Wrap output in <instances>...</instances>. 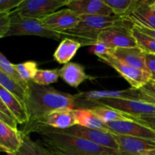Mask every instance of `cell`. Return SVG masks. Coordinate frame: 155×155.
Instances as JSON below:
<instances>
[{
	"mask_svg": "<svg viewBox=\"0 0 155 155\" xmlns=\"http://www.w3.org/2000/svg\"><path fill=\"white\" fill-rule=\"evenodd\" d=\"M150 83H151V84L153 85V86H154V87H155V82H152V81H151V82H150Z\"/></svg>",
	"mask_w": 155,
	"mask_h": 155,
	"instance_id": "obj_41",
	"label": "cell"
},
{
	"mask_svg": "<svg viewBox=\"0 0 155 155\" xmlns=\"http://www.w3.org/2000/svg\"><path fill=\"white\" fill-rule=\"evenodd\" d=\"M67 8L79 15L112 16L113 14L104 0H70Z\"/></svg>",
	"mask_w": 155,
	"mask_h": 155,
	"instance_id": "obj_13",
	"label": "cell"
},
{
	"mask_svg": "<svg viewBox=\"0 0 155 155\" xmlns=\"http://www.w3.org/2000/svg\"><path fill=\"white\" fill-rule=\"evenodd\" d=\"M59 77L74 88H77L86 80H92V77L86 74L84 67L75 62H69L60 68Z\"/></svg>",
	"mask_w": 155,
	"mask_h": 155,
	"instance_id": "obj_18",
	"label": "cell"
},
{
	"mask_svg": "<svg viewBox=\"0 0 155 155\" xmlns=\"http://www.w3.org/2000/svg\"><path fill=\"white\" fill-rule=\"evenodd\" d=\"M0 100L14 114L18 124H26L29 122V115L25 105L2 86H0Z\"/></svg>",
	"mask_w": 155,
	"mask_h": 155,
	"instance_id": "obj_20",
	"label": "cell"
},
{
	"mask_svg": "<svg viewBox=\"0 0 155 155\" xmlns=\"http://www.w3.org/2000/svg\"><path fill=\"white\" fill-rule=\"evenodd\" d=\"M59 69L42 70L39 69L33 78V82L41 86H48L58 80Z\"/></svg>",
	"mask_w": 155,
	"mask_h": 155,
	"instance_id": "obj_29",
	"label": "cell"
},
{
	"mask_svg": "<svg viewBox=\"0 0 155 155\" xmlns=\"http://www.w3.org/2000/svg\"><path fill=\"white\" fill-rule=\"evenodd\" d=\"M118 145V155H140L155 149V141L114 134Z\"/></svg>",
	"mask_w": 155,
	"mask_h": 155,
	"instance_id": "obj_11",
	"label": "cell"
},
{
	"mask_svg": "<svg viewBox=\"0 0 155 155\" xmlns=\"http://www.w3.org/2000/svg\"><path fill=\"white\" fill-rule=\"evenodd\" d=\"M81 46V44L77 41L70 38H64L61 41L53 57L58 63L66 64L75 56Z\"/></svg>",
	"mask_w": 155,
	"mask_h": 155,
	"instance_id": "obj_22",
	"label": "cell"
},
{
	"mask_svg": "<svg viewBox=\"0 0 155 155\" xmlns=\"http://www.w3.org/2000/svg\"><path fill=\"white\" fill-rule=\"evenodd\" d=\"M75 95L61 92L48 86H41L29 82L25 107L29 115V122L24 126L37 124L51 112L61 109H75Z\"/></svg>",
	"mask_w": 155,
	"mask_h": 155,
	"instance_id": "obj_2",
	"label": "cell"
},
{
	"mask_svg": "<svg viewBox=\"0 0 155 155\" xmlns=\"http://www.w3.org/2000/svg\"><path fill=\"white\" fill-rule=\"evenodd\" d=\"M15 67L23 80L27 83L33 81L36 72L39 70L37 63L33 61H28L15 64Z\"/></svg>",
	"mask_w": 155,
	"mask_h": 155,
	"instance_id": "obj_30",
	"label": "cell"
},
{
	"mask_svg": "<svg viewBox=\"0 0 155 155\" xmlns=\"http://www.w3.org/2000/svg\"><path fill=\"white\" fill-rule=\"evenodd\" d=\"M145 63L148 72L151 74V81L155 82V54H145Z\"/></svg>",
	"mask_w": 155,
	"mask_h": 155,
	"instance_id": "obj_37",
	"label": "cell"
},
{
	"mask_svg": "<svg viewBox=\"0 0 155 155\" xmlns=\"http://www.w3.org/2000/svg\"><path fill=\"white\" fill-rule=\"evenodd\" d=\"M133 25L110 27L104 30L98 35V42L104 44L110 49L139 47L132 33Z\"/></svg>",
	"mask_w": 155,
	"mask_h": 155,
	"instance_id": "obj_8",
	"label": "cell"
},
{
	"mask_svg": "<svg viewBox=\"0 0 155 155\" xmlns=\"http://www.w3.org/2000/svg\"><path fill=\"white\" fill-rule=\"evenodd\" d=\"M132 33L137 42L138 46L146 54H155V39L139 31L133 27Z\"/></svg>",
	"mask_w": 155,
	"mask_h": 155,
	"instance_id": "obj_28",
	"label": "cell"
},
{
	"mask_svg": "<svg viewBox=\"0 0 155 155\" xmlns=\"http://www.w3.org/2000/svg\"><path fill=\"white\" fill-rule=\"evenodd\" d=\"M110 54L123 63L142 71H148L145 63V54L139 47L117 48L111 50Z\"/></svg>",
	"mask_w": 155,
	"mask_h": 155,
	"instance_id": "obj_15",
	"label": "cell"
},
{
	"mask_svg": "<svg viewBox=\"0 0 155 155\" xmlns=\"http://www.w3.org/2000/svg\"><path fill=\"white\" fill-rule=\"evenodd\" d=\"M90 109L104 124L132 120V117L130 115L126 114L120 110L110 107H107V106L96 105L95 107H90Z\"/></svg>",
	"mask_w": 155,
	"mask_h": 155,
	"instance_id": "obj_23",
	"label": "cell"
},
{
	"mask_svg": "<svg viewBox=\"0 0 155 155\" xmlns=\"http://www.w3.org/2000/svg\"><path fill=\"white\" fill-rule=\"evenodd\" d=\"M140 155H147V154H140Z\"/></svg>",
	"mask_w": 155,
	"mask_h": 155,
	"instance_id": "obj_43",
	"label": "cell"
},
{
	"mask_svg": "<svg viewBox=\"0 0 155 155\" xmlns=\"http://www.w3.org/2000/svg\"><path fill=\"white\" fill-rule=\"evenodd\" d=\"M0 86L3 87L14 96L16 97L23 104H25L27 97V91L19 83L9 78L2 71H0Z\"/></svg>",
	"mask_w": 155,
	"mask_h": 155,
	"instance_id": "obj_26",
	"label": "cell"
},
{
	"mask_svg": "<svg viewBox=\"0 0 155 155\" xmlns=\"http://www.w3.org/2000/svg\"><path fill=\"white\" fill-rule=\"evenodd\" d=\"M70 0H24L13 12L27 18L41 19L62 6H67Z\"/></svg>",
	"mask_w": 155,
	"mask_h": 155,
	"instance_id": "obj_9",
	"label": "cell"
},
{
	"mask_svg": "<svg viewBox=\"0 0 155 155\" xmlns=\"http://www.w3.org/2000/svg\"><path fill=\"white\" fill-rule=\"evenodd\" d=\"M132 120L137 121L139 124H142L150 129L155 131V116H142L133 117Z\"/></svg>",
	"mask_w": 155,
	"mask_h": 155,
	"instance_id": "obj_36",
	"label": "cell"
},
{
	"mask_svg": "<svg viewBox=\"0 0 155 155\" xmlns=\"http://www.w3.org/2000/svg\"><path fill=\"white\" fill-rule=\"evenodd\" d=\"M76 98L96 104L98 101L107 98H127V99L141 100L139 89L133 88L119 91H90L87 92H80L75 95Z\"/></svg>",
	"mask_w": 155,
	"mask_h": 155,
	"instance_id": "obj_14",
	"label": "cell"
},
{
	"mask_svg": "<svg viewBox=\"0 0 155 155\" xmlns=\"http://www.w3.org/2000/svg\"><path fill=\"white\" fill-rule=\"evenodd\" d=\"M0 122L4 123L14 130H18V121L8 107L0 100Z\"/></svg>",
	"mask_w": 155,
	"mask_h": 155,
	"instance_id": "obj_31",
	"label": "cell"
},
{
	"mask_svg": "<svg viewBox=\"0 0 155 155\" xmlns=\"http://www.w3.org/2000/svg\"><path fill=\"white\" fill-rule=\"evenodd\" d=\"M7 155H16L15 154H7Z\"/></svg>",
	"mask_w": 155,
	"mask_h": 155,
	"instance_id": "obj_42",
	"label": "cell"
},
{
	"mask_svg": "<svg viewBox=\"0 0 155 155\" xmlns=\"http://www.w3.org/2000/svg\"><path fill=\"white\" fill-rule=\"evenodd\" d=\"M141 100L155 105V87L151 83H148L143 87L139 89Z\"/></svg>",
	"mask_w": 155,
	"mask_h": 155,
	"instance_id": "obj_32",
	"label": "cell"
},
{
	"mask_svg": "<svg viewBox=\"0 0 155 155\" xmlns=\"http://www.w3.org/2000/svg\"><path fill=\"white\" fill-rule=\"evenodd\" d=\"M97 105H104L133 117L155 116V105L147 101L127 98H107L98 101Z\"/></svg>",
	"mask_w": 155,
	"mask_h": 155,
	"instance_id": "obj_7",
	"label": "cell"
},
{
	"mask_svg": "<svg viewBox=\"0 0 155 155\" xmlns=\"http://www.w3.org/2000/svg\"><path fill=\"white\" fill-rule=\"evenodd\" d=\"M24 0H0V13H11L19 7Z\"/></svg>",
	"mask_w": 155,
	"mask_h": 155,
	"instance_id": "obj_33",
	"label": "cell"
},
{
	"mask_svg": "<svg viewBox=\"0 0 155 155\" xmlns=\"http://www.w3.org/2000/svg\"><path fill=\"white\" fill-rule=\"evenodd\" d=\"M145 154H147V155H155V149L152 150V151H148V152H147Z\"/></svg>",
	"mask_w": 155,
	"mask_h": 155,
	"instance_id": "obj_40",
	"label": "cell"
},
{
	"mask_svg": "<svg viewBox=\"0 0 155 155\" xmlns=\"http://www.w3.org/2000/svg\"><path fill=\"white\" fill-rule=\"evenodd\" d=\"M74 110L77 125L110 133L106 124L101 121L90 108H77Z\"/></svg>",
	"mask_w": 155,
	"mask_h": 155,
	"instance_id": "obj_21",
	"label": "cell"
},
{
	"mask_svg": "<svg viewBox=\"0 0 155 155\" xmlns=\"http://www.w3.org/2000/svg\"><path fill=\"white\" fill-rule=\"evenodd\" d=\"M132 25L128 18L101 15H81V20L75 28L61 32V38H70L81 44L82 46L95 45L98 42V35L106 29L114 27Z\"/></svg>",
	"mask_w": 155,
	"mask_h": 155,
	"instance_id": "obj_3",
	"label": "cell"
},
{
	"mask_svg": "<svg viewBox=\"0 0 155 155\" xmlns=\"http://www.w3.org/2000/svg\"><path fill=\"white\" fill-rule=\"evenodd\" d=\"M149 6L151 9H153V10L155 11V1L151 2L149 4Z\"/></svg>",
	"mask_w": 155,
	"mask_h": 155,
	"instance_id": "obj_39",
	"label": "cell"
},
{
	"mask_svg": "<svg viewBox=\"0 0 155 155\" xmlns=\"http://www.w3.org/2000/svg\"><path fill=\"white\" fill-rule=\"evenodd\" d=\"M21 132L26 135L30 133L39 134L44 146L54 155H118L114 150L99 146L82 138L51 131L41 124L24 126Z\"/></svg>",
	"mask_w": 155,
	"mask_h": 155,
	"instance_id": "obj_1",
	"label": "cell"
},
{
	"mask_svg": "<svg viewBox=\"0 0 155 155\" xmlns=\"http://www.w3.org/2000/svg\"><path fill=\"white\" fill-rule=\"evenodd\" d=\"M98 58L114 68L123 78L128 82L133 89H141L151 81V74L148 71L132 68L121 62L110 54L101 56Z\"/></svg>",
	"mask_w": 155,
	"mask_h": 155,
	"instance_id": "obj_6",
	"label": "cell"
},
{
	"mask_svg": "<svg viewBox=\"0 0 155 155\" xmlns=\"http://www.w3.org/2000/svg\"><path fill=\"white\" fill-rule=\"evenodd\" d=\"M42 126H44L48 130L56 132V133H64V134H69L71 136H76V137L82 138V139H86L95 145H99V146L110 148V149L114 150L117 151H118V145L114 138V135L109 132L94 130V129L82 127V126L77 125V124L68 129H65V130H58V129H54L45 125Z\"/></svg>",
	"mask_w": 155,
	"mask_h": 155,
	"instance_id": "obj_5",
	"label": "cell"
},
{
	"mask_svg": "<svg viewBox=\"0 0 155 155\" xmlns=\"http://www.w3.org/2000/svg\"><path fill=\"white\" fill-rule=\"evenodd\" d=\"M104 1L111 9L114 15L116 16L127 18L137 7L139 0H104Z\"/></svg>",
	"mask_w": 155,
	"mask_h": 155,
	"instance_id": "obj_25",
	"label": "cell"
},
{
	"mask_svg": "<svg viewBox=\"0 0 155 155\" xmlns=\"http://www.w3.org/2000/svg\"><path fill=\"white\" fill-rule=\"evenodd\" d=\"M36 36L54 40L61 39L60 33L47 29L40 19L27 18L12 11L11 12V27L8 36Z\"/></svg>",
	"mask_w": 155,
	"mask_h": 155,
	"instance_id": "obj_4",
	"label": "cell"
},
{
	"mask_svg": "<svg viewBox=\"0 0 155 155\" xmlns=\"http://www.w3.org/2000/svg\"><path fill=\"white\" fill-rule=\"evenodd\" d=\"M22 145L21 131L0 122V149L7 154H16Z\"/></svg>",
	"mask_w": 155,
	"mask_h": 155,
	"instance_id": "obj_17",
	"label": "cell"
},
{
	"mask_svg": "<svg viewBox=\"0 0 155 155\" xmlns=\"http://www.w3.org/2000/svg\"><path fill=\"white\" fill-rule=\"evenodd\" d=\"M40 20L47 29L59 33L75 28L81 20V15L67 8L47 15Z\"/></svg>",
	"mask_w": 155,
	"mask_h": 155,
	"instance_id": "obj_10",
	"label": "cell"
},
{
	"mask_svg": "<svg viewBox=\"0 0 155 155\" xmlns=\"http://www.w3.org/2000/svg\"><path fill=\"white\" fill-rule=\"evenodd\" d=\"M0 71L4 73L9 78L15 80L21 86H23L26 90L28 91L29 83H27L23 80L15 68V64L10 63V61L2 53H0Z\"/></svg>",
	"mask_w": 155,
	"mask_h": 155,
	"instance_id": "obj_27",
	"label": "cell"
},
{
	"mask_svg": "<svg viewBox=\"0 0 155 155\" xmlns=\"http://www.w3.org/2000/svg\"><path fill=\"white\" fill-rule=\"evenodd\" d=\"M11 27V13H0V38L5 37Z\"/></svg>",
	"mask_w": 155,
	"mask_h": 155,
	"instance_id": "obj_34",
	"label": "cell"
},
{
	"mask_svg": "<svg viewBox=\"0 0 155 155\" xmlns=\"http://www.w3.org/2000/svg\"><path fill=\"white\" fill-rule=\"evenodd\" d=\"M151 1L139 0L137 7L127 18L133 24H139L155 30V11L150 8Z\"/></svg>",
	"mask_w": 155,
	"mask_h": 155,
	"instance_id": "obj_19",
	"label": "cell"
},
{
	"mask_svg": "<svg viewBox=\"0 0 155 155\" xmlns=\"http://www.w3.org/2000/svg\"><path fill=\"white\" fill-rule=\"evenodd\" d=\"M21 136L22 145L16 155H54L45 146L32 140L29 135L21 132Z\"/></svg>",
	"mask_w": 155,
	"mask_h": 155,
	"instance_id": "obj_24",
	"label": "cell"
},
{
	"mask_svg": "<svg viewBox=\"0 0 155 155\" xmlns=\"http://www.w3.org/2000/svg\"><path fill=\"white\" fill-rule=\"evenodd\" d=\"M133 27H134L135 29L138 30L139 31L142 32V33H145V34L148 35V36H151V37L154 38L155 39V30H151V29L147 28V27H144V26L141 25V24H133Z\"/></svg>",
	"mask_w": 155,
	"mask_h": 155,
	"instance_id": "obj_38",
	"label": "cell"
},
{
	"mask_svg": "<svg viewBox=\"0 0 155 155\" xmlns=\"http://www.w3.org/2000/svg\"><path fill=\"white\" fill-rule=\"evenodd\" d=\"M74 110L73 109H61V110H54L42 118L37 124H40L54 129L65 130L74 125H77Z\"/></svg>",
	"mask_w": 155,
	"mask_h": 155,
	"instance_id": "obj_16",
	"label": "cell"
},
{
	"mask_svg": "<svg viewBox=\"0 0 155 155\" xmlns=\"http://www.w3.org/2000/svg\"><path fill=\"white\" fill-rule=\"evenodd\" d=\"M111 50L112 49H110L104 44L101 43V42H98V43L95 44V45L91 46L90 52H92V54L99 58L101 56H104L106 55V54H110Z\"/></svg>",
	"mask_w": 155,
	"mask_h": 155,
	"instance_id": "obj_35",
	"label": "cell"
},
{
	"mask_svg": "<svg viewBox=\"0 0 155 155\" xmlns=\"http://www.w3.org/2000/svg\"><path fill=\"white\" fill-rule=\"evenodd\" d=\"M110 133L155 141V131L133 120L106 124Z\"/></svg>",
	"mask_w": 155,
	"mask_h": 155,
	"instance_id": "obj_12",
	"label": "cell"
}]
</instances>
